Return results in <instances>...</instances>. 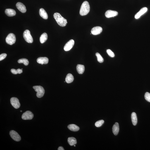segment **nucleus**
Returning <instances> with one entry per match:
<instances>
[{
  "label": "nucleus",
  "instance_id": "obj_1",
  "mask_svg": "<svg viewBox=\"0 0 150 150\" xmlns=\"http://www.w3.org/2000/svg\"><path fill=\"white\" fill-rule=\"evenodd\" d=\"M53 16L57 23L60 26L64 27L66 25L67 23V20L62 17L59 13H55Z\"/></svg>",
  "mask_w": 150,
  "mask_h": 150
},
{
  "label": "nucleus",
  "instance_id": "obj_2",
  "mask_svg": "<svg viewBox=\"0 0 150 150\" xmlns=\"http://www.w3.org/2000/svg\"><path fill=\"white\" fill-rule=\"evenodd\" d=\"M90 6L89 3L87 1H85L83 3L80 8V14L81 16H85L87 15L90 11Z\"/></svg>",
  "mask_w": 150,
  "mask_h": 150
},
{
  "label": "nucleus",
  "instance_id": "obj_3",
  "mask_svg": "<svg viewBox=\"0 0 150 150\" xmlns=\"http://www.w3.org/2000/svg\"><path fill=\"white\" fill-rule=\"evenodd\" d=\"M33 88L37 92V97L41 98L44 96L45 93L44 88L40 86H33Z\"/></svg>",
  "mask_w": 150,
  "mask_h": 150
},
{
  "label": "nucleus",
  "instance_id": "obj_4",
  "mask_svg": "<svg viewBox=\"0 0 150 150\" xmlns=\"http://www.w3.org/2000/svg\"><path fill=\"white\" fill-rule=\"evenodd\" d=\"M16 41V38L15 34L10 33L8 34L6 38V41L7 44L12 45L14 44Z\"/></svg>",
  "mask_w": 150,
  "mask_h": 150
},
{
  "label": "nucleus",
  "instance_id": "obj_5",
  "mask_svg": "<svg viewBox=\"0 0 150 150\" xmlns=\"http://www.w3.org/2000/svg\"><path fill=\"white\" fill-rule=\"evenodd\" d=\"M24 39L27 42L29 43H32L33 42V39L30 32L28 30H26L23 33Z\"/></svg>",
  "mask_w": 150,
  "mask_h": 150
},
{
  "label": "nucleus",
  "instance_id": "obj_6",
  "mask_svg": "<svg viewBox=\"0 0 150 150\" xmlns=\"http://www.w3.org/2000/svg\"><path fill=\"white\" fill-rule=\"evenodd\" d=\"M34 115L32 112L27 111L24 113L22 116V118L23 120H31L33 118Z\"/></svg>",
  "mask_w": 150,
  "mask_h": 150
},
{
  "label": "nucleus",
  "instance_id": "obj_7",
  "mask_svg": "<svg viewBox=\"0 0 150 150\" xmlns=\"http://www.w3.org/2000/svg\"><path fill=\"white\" fill-rule=\"evenodd\" d=\"M10 134L12 138L17 142H19L21 140V137L20 135L17 132L14 130L10 131Z\"/></svg>",
  "mask_w": 150,
  "mask_h": 150
},
{
  "label": "nucleus",
  "instance_id": "obj_8",
  "mask_svg": "<svg viewBox=\"0 0 150 150\" xmlns=\"http://www.w3.org/2000/svg\"><path fill=\"white\" fill-rule=\"evenodd\" d=\"M11 104L14 107L17 109L20 107V104L18 99L15 97H12L10 99Z\"/></svg>",
  "mask_w": 150,
  "mask_h": 150
},
{
  "label": "nucleus",
  "instance_id": "obj_9",
  "mask_svg": "<svg viewBox=\"0 0 150 150\" xmlns=\"http://www.w3.org/2000/svg\"><path fill=\"white\" fill-rule=\"evenodd\" d=\"M74 43V41L73 39H71L65 44L64 48V50L66 51H69L73 47Z\"/></svg>",
  "mask_w": 150,
  "mask_h": 150
},
{
  "label": "nucleus",
  "instance_id": "obj_10",
  "mask_svg": "<svg viewBox=\"0 0 150 150\" xmlns=\"http://www.w3.org/2000/svg\"><path fill=\"white\" fill-rule=\"evenodd\" d=\"M102 31V28L100 27H94L91 31V33L94 35H97L100 34Z\"/></svg>",
  "mask_w": 150,
  "mask_h": 150
},
{
  "label": "nucleus",
  "instance_id": "obj_11",
  "mask_svg": "<svg viewBox=\"0 0 150 150\" xmlns=\"http://www.w3.org/2000/svg\"><path fill=\"white\" fill-rule=\"evenodd\" d=\"M118 12L117 11L111 10H108L105 13V16L106 18H110L117 16Z\"/></svg>",
  "mask_w": 150,
  "mask_h": 150
},
{
  "label": "nucleus",
  "instance_id": "obj_12",
  "mask_svg": "<svg viewBox=\"0 0 150 150\" xmlns=\"http://www.w3.org/2000/svg\"><path fill=\"white\" fill-rule=\"evenodd\" d=\"M16 6L17 9L22 13H25L27 11L25 5L23 3L19 2L17 3Z\"/></svg>",
  "mask_w": 150,
  "mask_h": 150
},
{
  "label": "nucleus",
  "instance_id": "obj_13",
  "mask_svg": "<svg viewBox=\"0 0 150 150\" xmlns=\"http://www.w3.org/2000/svg\"><path fill=\"white\" fill-rule=\"evenodd\" d=\"M148 9L146 7H144L141 9L135 15V18L138 19L140 18L141 16L144 14L147 11Z\"/></svg>",
  "mask_w": 150,
  "mask_h": 150
},
{
  "label": "nucleus",
  "instance_id": "obj_14",
  "mask_svg": "<svg viewBox=\"0 0 150 150\" xmlns=\"http://www.w3.org/2000/svg\"><path fill=\"white\" fill-rule=\"evenodd\" d=\"M49 59L46 57H40L37 60L38 63L42 65L47 64L49 62Z\"/></svg>",
  "mask_w": 150,
  "mask_h": 150
},
{
  "label": "nucleus",
  "instance_id": "obj_15",
  "mask_svg": "<svg viewBox=\"0 0 150 150\" xmlns=\"http://www.w3.org/2000/svg\"><path fill=\"white\" fill-rule=\"evenodd\" d=\"M5 13L8 17H13L16 15V12L14 10L11 9H7L5 11Z\"/></svg>",
  "mask_w": 150,
  "mask_h": 150
},
{
  "label": "nucleus",
  "instance_id": "obj_16",
  "mask_svg": "<svg viewBox=\"0 0 150 150\" xmlns=\"http://www.w3.org/2000/svg\"><path fill=\"white\" fill-rule=\"evenodd\" d=\"M119 131V124L117 122H116L115 124L113 125L112 128L113 133L115 135H117Z\"/></svg>",
  "mask_w": 150,
  "mask_h": 150
},
{
  "label": "nucleus",
  "instance_id": "obj_17",
  "mask_svg": "<svg viewBox=\"0 0 150 150\" xmlns=\"http://www.w3.org/2000/svg\"><path fill=\"white\" fill-rule=\"evenodd\" d=\"M39 14L40 16L44 19H47L48 18L47 14L44 9H40L39 10Z\"/></svg>",
  "mask_w": 150,
  "mask_h": 150
},
{
  "label": "nucleus",
  "instance_id": "obj_18",
  "mask_svg": "<svg viewBox=\"0 0 150 150\" xmlns=\"http://www.w3.org/2000/svg\"><path fill=\"white\" fill-rule=\"evenodd\" d=\"M68 128L70 130L73 132H77L80 129L79 127L77 125L74 124H72L68 125Z\"/></svg>",
  "mask_w": 150,
  "mask_h": 150
},
{
  "label": "nucleus",
  "instance_id": "obj_19",
  "mask_svg": "<svg viewBox=\"0 0 150 150\" xmlns=\"http://www.w3.org/2000/svg\"><path fill=\"white\" fill-rule=\"evenodd\" d=\"M77 70L79 74H82L84 73L85 68L83 65H78L77 67Z\"/></svg>",
  "mask_w": 150,
  "mask_h": 150
},
{
  "label": "nucleus",
  "instance_id": "obj_20",
  "mask_svg": "<svg viewBox=\"0 0 150 150\" xmlns=\"http://www.w3.org/2000/svg\"><path fill=\"white\" fill-rule=\"evenodd\" d=\"M74 80L73 76L71 74L69 73L67 74L65 78V81L67 83H69L73 82Z\"/></svg>",
  "mask_w": 150,
  "mask_h": 150
},
{
  "label": "nucleus",
  "instance_id": "obj_21",
  "mask_svg": "<svg viewBox=\"0 0 150 150\" xmlns=\"http://www.w3.org/2000/svg\"><path fill=\"white\" fill-rule=\"evenodd\" d=\"M68 142L70 146H72L77 144V141L75 138L73 137H71L68 138Z\"/></svg>",
  "mask_w": 150,
  "mask_h": 150
},
{
  "label": "nucleus",
  "instance_id": "obj_22",
  "mask_svg": "<svg viewBox=\"0 0 150 150\" xmlns=\"http://www.w3.org/2000/svg\"><path fill=\"white\" fill-rule=\"evenodd\" d=\"M131 118L133 124L134 125H136L137 123V115L135 113L133 112L132 113Z\"/></svg>",
  "mask_w": 150,
  "mask_h": 150
},
{
  "label": "nucleus",
  "instance_id": "obj_23",
  "mask_svg": "<svg viewBox=\"0 0 150 150\" xmlns=\"http://www.w3.org/2000/svg\"><path fill=\"white\" fill-rule=\"evenodd\" d=\"M48 39V35L47 33H44L41 35L40 38V41L41 44H43Z\"/></svg>",
  "mask_w": 150,
  "mask_h": 150
},
{
  "label": "nucleus",
  "instance_id": "obj_24",
  "mask_svg": "<svg viewBox=\"0 0 150 150\" xmlns=\"http://www.w3.org/2000/svg\"><path fill=\"white\" fill-rule=\"evenodd\" d=\"M18 63H23L25 66H27L29 64V62L27 59L22 58L18 60Z\"/></svg>",
  "mask_w": 150,
  "mask_h": 150
},
{
  "label": "nucleus",
  "instance_id": "obj_25",
  "mask_svg": "<svg viewBox=\"0 0 150 150\" xmlns=\"http://www.w3.org/2000/svg\"><path fill=\"white\" fill-rule=\"evenodd\" d=\"M11 71L12 73L16 75L17 74H20L22 73L23 72V70L22 69H21L20 68H18L17 70L15 69H12L11 70Z\"/></svg>",
  "mask_w": 150,
  "mask_h": 150
},
{
  "label": "nucleus",
  "instance_id": "obj_26",
  "mask_svg": "<svg viewBox=\"0 0 150 150\" xmlns=\"http://www.w3.org/2000/svg\"><path fill=\"white\" fill-rule=\"evenodd\" d=\"M96 56L97 57V60L100 63H102L104 61V59L99 53H96Z\"/></svg>",
  "mask_w": 150,
  "mask_h": 150
},
{
  "label": "nucleus",
  "instance_id": "obj_27",
  "mask_svg": "<svg viewBox=\"0 0 150 150\" xmlns=\"http://www.w3.org/2000/svg\"><path fill=\"white\" fill-rule=\"evenodd\" d=\"M104 121L103 120H101L96 122L95 125L96 127H99L101 126L104 123Z\"/></svg>",
  "mask_w": 150,
  "mask_h": 150
},
{
  "label": "nucleus",
  "instance_id": "obj_28",
  "mask_svg": "<svg viewBox=\"0 0 150 150\" xmlns=\"http://www.w3.org/2000/svg\"><path fill=\"white\" fill-rule=\"evenodd\" d=\"M107 53L110 57L113 58L115 56L114 53L110 49H108L106 50Z\"/></svg>",
  "mask_w": 150,
  "mask_h": 150
},
{
  "label": "nucleus",
  "instance_id": "obj_29",
  "mask_svg": "<svg viewBox=\"0 0 150 150\" xmlns=\"http://www.w3.org/2000/svg\"><path fill=\"white\" fill-rule=\"evenodd\" d=\"M145 99L147 101L150 102V94L149 92H146L145 94Z\"/></svg>",
  "mask_w": 150,
  "mask_h": 150
},
{
  "label": "nucleus",
  "instance_id": "obj_30",
  "mask_svg": "<svg viewBox=\"0 0 150 150\" xmlns=\"http://www.w3.org/2000/svg\"><path fill=\"white\" fill-rule=\"evenodd\" d=\"M7 56L6 53H3L0 55V61H1L6 58Z\"/></svg>",
  "mask_w": 150,
  "mask_h": 150
},
{
  "label": "nucleus",
  "instance_id": "obj_31",
  "mask_svg": "<svg viewBox=\"0 0 150 150\" xmlns=\"http://www.w3.org/2000/svg\"><path fill=\"white\" fill-rule=\"evenodd\" d=\"M58 150H64V149L62 146H60L58 147Z\"/></svg>",
  "mask_w": 150,
  "mask_h": 150
},
{
  "label": "nucleus",
  "instance_id": "obj_32",
  "mask_svg": "<svg viewBox=\"0 0 150 150\" xmlns=\"http://www.w3.org/2000/svg\"><path fill=\"white\" fill-rule=\"evenodd\" d=\"M20 111L21 112H22V110H21V111Z\"/></svg>",
  "mask_w": 150,
  "mask_h": 150
},
{
  "label": "nucleus",
  "instance_id": "obj_33",
  "mask_svg": "<svg viewBox=\"0 0 150 150\" xmlns=\"http://www.w3.org/2000/svg\"><path fill=\"white\" fill-rule=\"evenodd\" d=\"M74 146H75V145H74Z\"/></svg>",
  "mask_w": 150,
  "mask_h": 150
}]
</instances>
